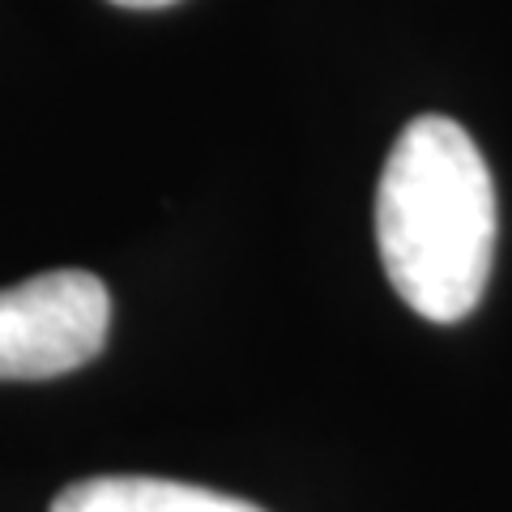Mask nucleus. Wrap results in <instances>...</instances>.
<instances>
[{
  "mask_svg": "<svg viewBox=\"0 0 512 512\" xmlns=\"http://www.w3.org/2000/svg\"><path fill=\"white\" fill-rule=\"evenodd\" d=\"M52 512H265V508L210 487L175 483V478L103 474L64 487Z\"/></svg>",
  "mask_w": 512,
  "mask_h": 512,
  "instance_id": "obj_3",
  "label": "nucleus"
},
{
  "mask_svg": "<svg viewBox=\"0 0 512 512\" xmlns=\"http://www.w3.org/2000/svg\"><path fill=\"white\" fill-rule=\"evenodd\" d=\"M376 248L423 320L457 325L478 308L495 256V184L457 120L419 116L393 141L376 188Z\"/></svg>",
  "mask_w": 512,
  "mask_h": 512,
  "instance_id": "obj_1",
  "label": "nucleus"
},
{
  "mask_svg": "<svg viewBox=\"0 0 512 512\" xmlns=\"http://www.w3.org/2000/svg\"><path fill=\"white\" fill-rule=\"evenodd\" d=\"M111 295L86 269H52L0 291V380H52L107 346Z\"/></svg>",
  "mask_w": 512,
  "mask_h": 512,
  "instance_id": "obj_2",
  "label": "nucleus"
},
{
  "mask_svg": "<svg viewBox=\"0 0 512 512\" xmlns=\"http://www.w3.org/2000/svg\"><path fill=\"white\" fill-rule=\"evenodd\" d=\"M111 5H124V9H167L175 0H111Z\"/></svg>",
  "mask_w": 512,
  "mask_h": 512,
  "instance_id": "obj_4",
  "label": "nucleus"
}]
</instances>
